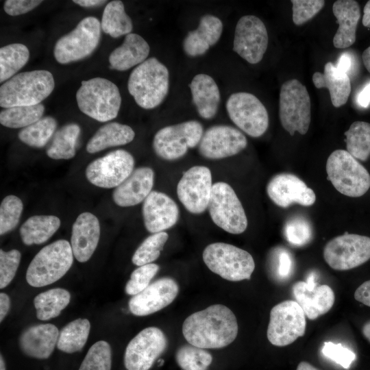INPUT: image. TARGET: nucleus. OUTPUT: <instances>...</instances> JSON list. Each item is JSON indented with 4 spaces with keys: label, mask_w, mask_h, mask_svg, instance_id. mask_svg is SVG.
I'll list each match as a JSON object with an SVG mask.
<instances>
[{
    "label": "nucleus",
    "mask_w": 370,
    "mask_h": 370,
    "mask_svg": "<svg viewBox=\"0 0 370 370\" xmlns=\"http://www.w3.org/2000/svg\"><path fill=\"white\" fill-rule=\"evenodd\" d=\"M44 111L42 103L5 108L0 113V123L9 128H25L40 119Z\"/></svg>",
    "instance_id": "40"
},
{
    "label": "nucleus",
    "mask_w": 370,
    "mask_h": 370,
    "mask_svg": "<svg viewBox=\"0 0 370 370\" xmlns=\"http://www.w3.org/2000/svg\"><path fill=\"white\" fill-rule=\"evenodd\" d=\"M332 11L338 24L333 45L338 49L349 47L356 39V28L360 18V6L354 0H337L333 4Z\"/></svg>",
    "instance_id": "28"
},
{
    "label": "nucleus",
    "mask_w": 370,
    "mask_h": 370,
    "mask_svg": "<svg viewBox=\"0 0 370 370\" xmlns=\"http://www.w3.org/2000/svg\"><path fill=\"white\" fill-rule=\"evenodd\" d=\"M100 237V225L96 216L84 212L72 227L71 246L74 257L79 262H87L95 251Z\"/></svg>",
    "instance_id": "23"
},
{
    "label": "nucleus",
    "mask_w": 370,
    "mask_h": 370,
    "mask_svg": "<svg viewBox=\"0 0 370 370\" xmlns=\"http://www.w3.org/2000/svg\"><path fill=\"white\" fill-rule=\"evenodd\" d=\"M80 127L76 123L64 125L56 131L47 149V155L54 160H69L75 155V146L80 134Z\"/></svg>",
    "instance_id": "36"
},
{
    "label": "nucleus",
    "mask_w": 370,
    "mask_h": 370,
    "mask_svg": "<svg viewBox=\"0 0 370 370\" xmlns=\"http://www.w3.org/2000/svg\"><path fill=\"white\" fill-rule=\"evenodd\" d=\"M323 258L334 270L358 267L370 259V237L347 233L338 236L324 247Z\"/></svg>",
    "instance_id": "14"
},
{
    "label": "nucleus",
    "mask_w": 370,
    "mask_h": 370,
    "mask_svg": "<svg viewBox=\"0 0 370 370\" xmlns=\"http://www.w3.org/2000/svg\"><path fill=\"white\" fill-rule=\"evenodd\" d=\"M112 351L105 341L94 343L85 356L79 370H111Z\"/></svg>",
    "instance_id": "44"
},
{
    "label": "nucleus",
    "mask_w": 370,
    "mask_h": 370,
    "mask_svg": "<svg viewBox=\"0 0 370 370\" xmlns=\"http://www.w3.org/2000/svg\"><path fill=\"white\" fill-rule=\"evenodd\" d=\"M345 135L347 151L356 159L366 161L370 156V123L355 121Z\"/></svg>",
    "instance_id": "39"
},
{
    "label": "nucleus",
    "mask_w": 370,
    "mask_h": 370,
    "mask_svg": "<svg viewBox=\"0 0 370 370\" xmlns=\"http://www.w3.org/2000/svg\"><path fill=\"white\" fill-rule=\"evenodd\" d=\"M293 21L300 25L312 18L325 5L323 0H291Z\"/></svg>",
    "instance_id": "49"
},
{
    "label": "nucleus",
    "mask_w": 370,
    "mask_h": 370,
    "mask_svg": "<svg viewBox=\"0 0 370 370\" xmlns=\"http://www.w3.org/2000/svg\"><path fill=\"white\" fill-rule=\"evenodd\" d=\"M10 306L8 295L4 293H0V321L1 322L7 315Z\"/></svg>",
    "instance_id": "56"
},
{
    "label": "nucleus",
    "mask_w": 370,
    "mask_h": 370,
    "mask_svg": "<svg viewBox=\"0 0 370 370\" xmlns=\"http://www.w3.org/2000/svg\"><path fill=\"white\" fill-rule=\"evenodd\" d=\"M29 58L28 48L21 43H12L0 49V82H6L22 69Z\"/></svg>",
    "instance_id": "38"
},
{
    "label": "nucleus",
    "mask_w": 370,
    "mask_h": 370,
    "mask_svg": "<svg viewBox=\"0 0 370 370\" xmlns=\"http://www.w3.org/2000/svg\"><path fill=\"white\" fill-rule=\"evenodd\" d=\"M149 51V44L141 36L130 33L122 45L111 52L108 60L112 69L124 71L145 62Z\"/></svg>",
    "instance_id": "30"
},
{
    "label": "nucleus",
    "mask_w": 370,
    "mask_h": 370,
    "mask_svg": "<svg viewBox=\"0 0 370 370\" xmlns=\"http://www.w3.org/2000/svg\"><path fill=\"white\" fill-rule=\"evenodd\" d=\"M73 3L84 8H90V7H95V6H99L105 3H106V1H101V0H74L73 1Z\"/></svg>",
    "instance_id": "57"
},
{
    "label": "nucleus",
    "mask_w": 370,
    "mask_h": 370,
    "mask_svg": "<svg viewBox=\"0 0 370 370\" xmlns=\"http://www.w3.org/2000/svg\"><path fill=\"white\" fill-rule=\"evenodd\" d=\"M362 332L363 336L370 342V320L362 325Z\"/></svg>",
    "instance_id": "61"
},
{
    "label": "nucleus",
    "mask_w": 370,
    "mask_h": 370,
    "mask_svg": "<svg viewBox=\"0 0 370 370\" xmlns=\"http://www.w3.org/2000/svg\"><path fill=\"white\" fill-rule=\"evenodd\" d=\"M21 253L17 249L5 251L0 250V288L6 287L13 280L21 260Z\"/></svg>",
    "instance_id": "48"
},
{
    "label": "nucleus",
    "mask_w": 370,
    "mask_h": 370,
    "mask_svg": "<svg viewBox=\"0 0 370 370\" xmlns=\"http://www.w3.org/2000/svg\"><path fill=\"white\" fill-rule=\"evenodd\" d=\"M143 217L146 230L152 234L158 233L177 223L180 210L169 195L152 190L143 201Z\"/></svg>",
    "instance_id": "22"
},
{
    "label": "nucleus",
    "mask_w": 370,
    "mask_h": 370,
    "mask_svg": "<svg viewBox=\"0 0 370 370\" xmlns=\"http://www.w3.org/2000/svg\"><path fill=\"white\" fill-rule=\"evenodd\" d=\"M42 2L37 0H7L3 9L8 15L18 16L34 10Z\"/></svg>",
    "instance_id": "51"
},
{
    "label": "nucleus",
    "mask_w": 370,
    "mask_h": 370,
    "mask_svg": "<svg viewBox=\"0 0 370 370\" xmlns=\"http://www.w3.org/2000/svg\"><path fill=\"white\" fill-rule=\"evenodd\" d=\"M101 26L102 30L112 38L131 33L133 23L125 12L121 1H112L106 5L103 12Z\"/></svg>",
    "instance_id": "34"
},
{
    "label": "nucleus",
    "mask_w": 370,
    "mask_h": 370,
    "mask_svg": "<svg viewBox=\"0 0 370 370\" xmlns=\"http://www.w3.org/2000/svg\"><path fill=\"white\" fill-rule=\"evenodd\" d=\"M154 172L147 166L138 167L112 193L114 202L121 207L134 206L147 198L152 191Z\"/></svg>",
    "instance_id": "24"
},
{
    "label": "nucleus",
    "mask_w": 370,
    "mask_h": 370,
    "mask_svg": "<svg viewBox=\"0 0 370 370\" xmlns=\"http://www.w3.org/2000/svg\"><path fill=\"white\" fill-rule=\"evenodd\" d=\"M159 269V266L154 263L138 267L131 273L130 278L125 287V293L134 296L143 291L150 284V281L158 273Z\"/></svg>",
    "instance_id": "46"
},
{
    "label": "nucleus",
    "mask_w": 370,
    "mask_h": 370,
    "mask_svg": "<svg viewBox=\"0 0 370 370\" xmlns=\"http://www.w3.org/2000/svg\"><path fill=\"white\" fill-rule=\"evenodd\" d=\"M292 261L291 256L286 251H283L279 257L278 273L280 277H288L291 271Z\"/></svg>",
    "instance_id": "53"
},
{
    "label": "nucleus",
    "mask_w": 370,
    "mask_h": 370,
    "mask_svg": "<svg viewBox=\"0 0 370 370\" xmlns=\"http://www.w3.org/2000/svg\"><path fill=\"white\" fill-rule=\"evenodd\" d=\"M212 173L205 166H194L186 171L177 185L180 201L192 214L205 212L212 189Z\"/></svg>",
    "instance_id": "16"
},
{
    "label": "nucleus",
    "mask_w": 370,
    "mask_h": 370,
    "mask_svg": "<svg viewBox=\"0 0 370 370\" xmlns=\"http://www.w3.org/2000/svg\"><path fill=\"white\" fill-rule=\"evenodd\" d=\"M338 70L341 72L347 73L352 66V58L349 53H342L338 60L336 66H335Z\"/></svg>",
    "instance_id": "54"
},
{
    "label": "nucleus",
    "mask_w": 370,
    "mask_h": 370,
    "mask_svg": "<svg viewBox=\"0 0 370 370\" xmlns=\"http://www.w3.org/2000/svg\"><path fill=\"white\" fill-rule=\"evenodd\" d=\"M267 193L277 206L287 208L293 203L310 206L316 201L312 189L296 175L282 173L273 176L267 185Z\"/></svg>",
    "instance_id": "21"
},
{
    "label": "nucleus",
    "mask_w": 370,
    "mask_h": 370,
    "mask_svg": "<svg viewBox=\"0 0 370 370\" xmlns=\"http://www.w3.org/2000/svg\"><path fill=\"white\" fill-rule=\"evenodd\" d=\"M76 100L84 114L99 122L116 118L121 105V96L116 85L101 77L82 81L76 93Z\"/></svg>",
    "instance_id": "4"
},
{
    "label": "nucleus",
    "mask_w": 370,
    "mask_h": 370,
    "mask_svg": "<svg viewBox=\"0 0 370 370\" xmlns=\"http://www.w3.org/2000/svg\"><path fill=\"white\" fill-rule=\"evenodd\" d=\"M362 25L370 28V0L367 2L363 9Z\"/></svg>",
    "instance_id": "58"
},
{
    "label": "nucleus",
    "mask_w": 370,
    "mask_h": 370,
    "mask_svg": "<svg viewBox=\"0 0 370 370\" xmlns=\"http://www.w3.org/2000/svg\"><path fill=\"white\" fill-rule=\"evenodd\" d=\"M362 59L365 68L370 73V46L363 51Z\"/></svg>",
    "instance_id": "59"
},
{
    "label": "nucleus",
    "mask_w": 370,
    "mask_h": 370,
    "mask_svg": "<svg viewBox=\"0 0 370 370\" xmlns=\"http://www.w3.org/2000/svg\"><path fill=\"white\" fill-rule=\"evenodd\" d=\"M325 357L333 360L343 368L348 369L356 360V354L341 343L324 342L321 349Z\"/></svg>",
    "instance_id": "50"
},
{
    "label": "nucleus",
    "mask_w": 370,
    "mask_h": 370,
    "mask_svg": "<svg viewBox=\"0 0 370 370\" xmlns=\"http://www.w3.org/2000/svg\"><path fill=\"white\" fill-rule=\"evenodd\" d=\"M225 108L231 121L247 135L258 138L268 129V112L254 95L247 92H234L227 99Z\"/></svg>",
    "instance_id": "13"
},
{
    "label": "nucleus",
    "mask_w": 370,
    "mask_h": 370,
    "mask_svg": "<svg viewBox=\"0 0 370 370\" xmlns=\"http://www.w3.org/2000/svg\"><path fill=\"white\" fill-rule=\"evenodd\" d=\"M292 291L296 301L310 320L327 313L334 303V293L326 284L318 285L313 289H309L306 282L299 281L293 284Z\"/></svg>",
    "instance_id": "27"
},
{
    "label": "nucleus",
    "mask_w": 370,
    "mask_h": 370,
    "mask_svg": "<svg viewBox=\"0 0 370 370\" xmlns=\"http://www.w3.org/2000/svg\"><path fill=\"white\" fill-rule=\"evenodd\" d=\"M223 23L212 14H205L199 20L197 29L188 32L183 41V50L190 57L205 54L220 39Z\"/></svg>",
    "instance_id": "26"
},
{
    "label": "nucleus",
    "mask_w": 370,
    "mask_h": 370,
    "mask_svg": "<svg viewBox=\"0 0 370 370\" xmlns=\"http://www.w3.org/2000/svg\"><path fill=\"white\" fill-rule=\"evenodd\" d=\"M166 346V337L160 329L156 327L143 329L130 341L125 349V368L127 370H149Z\"/></svg>",
    "instance_id": "17"
},
{
    "label": "nucleus",
    "mask_w": 370,
    "mask_h": 370,
    "mask_svg": "<svg viewBox=\"0 0 370 370\" xmlns=\"http://www.w3.org/2000/svg\"><path fill=\"white\" fill-rule=\"evenodd\" d=\"M23 209L22 201L15 195H8L0 206V234L3 235L18 225Z\"/></svg>",
    "instance_id": "45"
},
{
    "label": "nucleus",
    "mask_w": 370,
    "mask_h": 370,
    "mask_svg": "<svg viewBox=\"0 0 370 370\" xmlns=\"http://www.w3.org/2000/svg\"><path fill=\"white\" fill-rule=\"evenodd\" d=\"M71 244L66 240L56 241L41 249L29 264L27 283L34 287L49 285L62 278L73 262Z\"/></svg>",
    "instance_id": "5"
},
{
    "label": "nucleus",
    "mask_w": 370,
    "mask_h": 370,
    "mask_svg": "<svg viewBox=\"0 0 370 370\" xmlns=\"http://www.w3.org/2000/svg\"><path fill=\"white\" fill-rule=\"evenodd\" d=\"M202 257L211 271L229 281L249 280L255 269L254 258L248 251L228 243L208 245Z\"/></svg>",
    "instance_id": "7"
},
{
    "label": "nucleus",
    "mask_w": 370,
    "mask_h": 370,
    "mask_svg": "<svg viewBox=\"0 0 370 370\" xmlns=\"http://www.w3.org/2000/svg\"><path fill=\"white\" fill-rule=\"evenodd\" d=\"M134 137L135 132L129 125L109 123L101 126L89 140L86 151L95 153L108 147L124 145L131 143Z\"/></svg>",
    "instance_id": "32"
},
{
    "label": "nucleus",
    "mask_w": 370,
    "mask_h": 370,
    "mask_svg": "<svg viewBox=\"0 0 370 370\" xmlns=\"http://www.w3.org/2000/svg\"><path fill=\"white\" fill-rule=\"evenodd\" d=\"M265 25L254 15L241 17L236 25L233 50L250 64L260 62L268 47Z\"/></svg>",
    "instance_id": "18"
},
{
    "label": "nucleus",
    "mask_w": 370,
    "mask_h": 370,
    "mask_svg": "<svg viewBox=\"0 0 370 370\" xmlns=\"http://www.w3.org/2000/svg\"><path fill=\"white\" fill-rule=\"evenodd\" d=\"M238 325L234 312L222 304H214L188 316L182 325L187 342L202 349L227 346L237 336Z\"/></svg>",
    "instance_id": "1"
},
{
    "label": "nucleus",
    "mask_w": 370,
    "mask_h": 370,
    "mask_svg": "<svg viewBox=\"0 0 370 370\" xmlns=\"http://www.w3.org/2000/svg\"><path fill=\"white\" fill-rule=\"evenodd\" d=\"M55 86L51 73L35 70L20 73L0 87V106L4 108L29 106L40 103Z\"/></svg>",
    "instance_id": "3"
},
{
    "label": "nucleus",
    "mask_w": 370,
    "mask_h": 370,
    "mask_svg": "<svg viewBox=\"0 0 370 370\" xmlns=\"http://www.w3.org/2000/svg\"><path fill=\"white\" fill-rule=\"evenodd\" d=\"M71 295L64 288H56L42 292L34 297L36 317L47 321L60 315L70 302Z\"/></svg>",
    "instance_id": "35"
},
{
    "label": "nucleus",
    "mask_w": 370,
    "mask_h": 370,
    "mask_svg": "<svg viewBox=\"0 0 370 370\" xmlns=\"http://www.w3.org/2000/svg\"><path fill=\"white\" fill-rule=\"evenodd\" d=\"M132 155L123 149L111 151L90 162L86 177L93 185L104 188H116L134 170Z\"/></svg>",
    "instance_id": "15"
},
{
    "label": "nucleus",
    "mask_w": 370,
    "mask_h": 370,
    "mask_svg": "<svg viewBox=\"0 0 370 370\" xmlns=\"http://www.w3.org/2000/svg\"><path fill=\"white\" fill-rule=\"evenodd\" d=\"M158 362H160L158 365L162 366L164 363V360H160Z\"/></svg>",
    "instance_id": "63"
},
{
    "label": "nucleus",
    "mask_w": 370,
    "mask_h": 370,
    "mask_svg": "<svg viewBox=\"0 0 370 370\" xmlns=\"http://www.w3.org/2000/svg\"><path fill=\"white\" fill-rule=\"evenodd\" d=\"M59 331L51 323L38 324L25 330L19 336V347L27 356L47 359L57 345Z\"/></svg>",
    "instance_id": "25"
},
{
    "label": "nucleus",
    "mask_w": 370,
    "mask_h": 370,
    "mask_svg": "<svg viewBox=\"0 0 370 370\" xmlns=\"http://www.w3.org/2000/svg\"><path fill=\"white\" fill-rule=\"evenodd\" d=\"M101 30V23L97 18H83L75 29L57 40L53 49L56 61L68 64L90 56L99 42Z\"/></svg>",
    "instance_id": "11"
},
{
    "label": "nucleus",
    "mask_w": 370,
    "mask_h": 370,
    "mask_svg": "<svg viewBox=\"0 0 370 370\" xmlns=\"http://www.w3.org/2000/svg\"><path fill=\"white\" fill-rule=\"evenodd\" d=\"M127 89L136 103L146 110L160 106L169 90V72L156 58L136 66L130 75Z\"/></svg>",
    "instance_id": "2"
},
{
    "label": "nucleus",
    "mask_w": 370,
    "mask_h": 370,
    "mask_svg": "<svg viewBox=\"0 0 370 370\" xmlns=\"http://www.w3.org/2000/svg\"><path fill=\"white\" fill-rule=\"evenodd\" d=\"M204 132L202 125L195 120L167 125L156 133L152 143L153 151L165 160L180 159L188 149L198 146Z\"/></svg>",
    "instance_id": "9"
},
{
    "label": "nucleus",
    "mask_w": 370,
    "mask_h": 370,
    "mask_svg": "<svg viewBox=\"0 0 370 370\" xmlns=\"http://www.w3.org/2000/svg\"><path fill=\"white\" fill-rule=\"evenodd\" d=\"M208 209L214 223L225 232L239 234L246 230L248 221L245 210L227 183L213 184Z\"/></svg>",
    "instance_id": "10"
},
{
    "label": "nucleus",
    "mask_w": 370,
    "mask_h": 370,
    "mask_svg": "<svg viewBox=\"0 0 370 370\" xmlns=\"http://www.w3.org/2000/svg\"><path fill=\"white\" fill-rule=\"evenodd\" d=\"M175 359L182 370H207L212 356L205 349L187 345L177 349Z\"/></svg>",
    "instance_id": "43"
},
{
    "label": "nucleus",
    "mask_w": 370,
    "mask_h": 370,
    "mask_svg": "<svg viewBox=\"0 0 370 370\" xmlns=\"http://www.w3.org/2000/svg\"><path fill=\"white\" fill-rule=\"evenodd\" d=\"M358 104L362 108H367L370 103V82L366 84L357 95Z\"/></svg>",
    "instance_id": "55"
},
{
    "label": "nucleus",
    "mask_w": 370,
    "mask_h": 370,
    "mask_svg": "<svg viewBox=\"0 0 370 370\" xmlns=\"http://www.w3.org/2000/svg\"><path fill=\"white\" fill-rule=\"evenodd\" d=\"M60 223V219L56 216H32L20 228L21 240L26 245L44 243L59 229Z\"/></svg>",
    "instance_id": "33"
},
{
    "label": "nucleus",
    "mask_w": 370,
    "mask_h": 370,
    "mask_svg": "<svg viewBox=\"0 0 370 370\" xmlns=\"http://www.w3.org/2000/svg\"><path fill=\"white\" fill-rule=\"evenodd\" d=\"M179 292L177 283L171 278H160L133 296L128 302L130 312L136 316H147L171 304Z\"/></svg>",
    "instance_id": "20"
},
{
    "label": "nucleus",
    "mask_w": 370,
    "mask_h": 370,
    "mask_svg": "<svg viewBox=\"0 0 370 370\" xmlns=\"http://www.w3.org/2000/svg\"><path fill=\"white\" fill-rule=\"evenodd\" d=\"M0 370H6L5 362L1 354L0 356Z\"/></svg>",
    "instance_id": "62"
},
{
    "label": "nucleus",
    "mask_w": 370,
    "mask_h": 370,
    "mask_svg": "<svg viewBox=\"0 0 370 370\" xmlns=\"http://www.w3.org/2000/svg\"><path fill=\"white\" fill-rule=\"evenodd\" d=\"M296 370H319L308 362L301 361L297 365Z\"/></svg>",
    "instance_id": "60"
},
{
    "label": "nucleus",
    "mask_w": 370,
    "mask_h": 370,
    "mask_svg": "<svg viewBox=\"0 0 370 370\" xmlns=\"http://www.w3.org/2000/svg\"><path fill=\"white\" fill-rule=\"evenodd\" d=\"M279 116L283 128L293 136L306 134L311 121L310 97L306 87L298 79L285 82L281 86Z\"/></svg>",
    "instance_id": "8"
},
{
    "label": "nucleus",
    "mask_w": 370,
    "mask_h": 370,
    "mask_svg": "<svg viewBox=\"0 0 370 370\" xmlns=\"http://www.w3.org/2000/svg\"><path fill=\"white\" fill-rule=\"evenodd\" d=\"M306 328L303 309L296 301L286 300L271 310L267 336L272 345L284 347L304 336Z\"/></svg>",
    "instance_id": "12"
},
{
    "label": "nucleus",
    "mask_w": 370,
    "mask_h": 370,
    "mask_svg": "<svg viewBox=\"0 0 370 370\" xmlns=\"http://www.w3.org/2000/svg\"><path fill=\"white\" fill-rule=\"evenodd\" d=\"M328 178L341 194L350 197H359L370 188L368 171L347 151L337 149L328 158Z\"/></svg>",
    "instance_id": "6"
},
{
    "label": "nucleus",
    "mask_w": 370,
    "mask_h": 370,
    "mask_svg": "<svg viewBox=\"0 0 370 370\" xmlns=\"http://www.w3.org/2000/svg\"><path fill=\"white\" fill-rule=\"evenodd\" d=\"M90 330V324L86 319L71 321L59 333L58 349L67 354L81 351L87 341Z\"/></svg>",
    "instance_id": "37"
},
{
    "label": "nucleus",
    "mask_w": 370,
    "mask_h": 370,
    "mask_svg": "<svg viewBox=\"0 0 370 370\" xmlns=\"http://www.w3.org/2000/svg\"><path fill=\"white\" fill-rule=\"evenodd\" d=\"M312 82L316 88L328 89L332 105L339 108L345 105L351 92V82L347 73L340 71L331 62L324 66L323 73L315 72Z\"/></svg>",
    "instance_id": "31"
},
{
    "label": "nucleus",
    "mask_w": 370,
    "mask_h": 370,
    "mask_svg": "<svg viewBox=\"0 0 370 370\" xmlns=\"http://www.w3.org/2000/svg\"><path fill=\"white\" fill-rule=\"evenodd\" d=\"M57 127V121L52 116L42 117L36 123L22 129L18 137L28 146L36 148L45 147L53 136Z\"/></svg>",
    "instance_id": "41"
},
{
    "label": "nucleus",
    "mask_w": 370,
    "mask_h": 370,
    "mask_svg": "<svg viewBox=\"0 0 370 370\" xmlns=\"http://www.w3.org/2000/svg\"><path fill=\"white\" fill-rule=\"evenodd\" d=\"M356 301L370 307V280L363 282L355 291Z\"/></svg>",
    "instance_id": "52"
},
{
    "label": "nucleus",
    "mask_w": 370,
    "mask_h": 370,
    "mask_svg": "<svg viewBox=\"0 0 370 370\" xmlns=\"http://www.w3.org/2000/svg\"><path fill=\"white\" fill-rule=\"evenodd\" d=\"M247 145V138L239 130L230 125H217L204 132L198 151L206 159L220 160L238 154Z\"/></svg>",
    "instance_id": "19"
},
{
    "label": "nucleus",
    "mask_w": 370,
    "mask_h": 370,
    "mask_svg": "<svg viewBox=\"0 0 370 370\" xmlns=\"http://www.w3.org/2000/svg\"><path fill=\"white\" fill-rule=\"evenodd\" d=\"M168 238L169 235L166 232L149 236L135 251L132 258L133 264L140 267L157 260Z\"/></svg>",
    "instance_id": "42"
},
{
    "label": "nucleus",
    "mask_w": 370,
    "mask_h": 370,
    "mask_svg": "<svg viewBox=\"0 0 370 370\" xmlns=\"http://www.w3.org/2000/svg\"><path fill=\"white\" fill-rule=\"evenodd\" d=\"M189 87L199 115L204 119H212L221 101L219 88L214 79L208 74L199 73L193 77Z\"/></svg>",
    "instance_id": "29"
},
{
    "label": "nucleus",
    "mask_w": 370,
    "mask_h": 370,
    "mask_svg": "<svg viewBox=\"0 0 370 370\" xmlns=\"http://www.w3.org/2000/svg\"><path fill=\"white\" fill-rule=\"evenodd\" d=\"M284 234L288 243L295 246H302L310 241L312 233L310 224L305 219L295 218L286 224Z\"/></svg>",
    "instance_id": "47"
}]
</instances>
